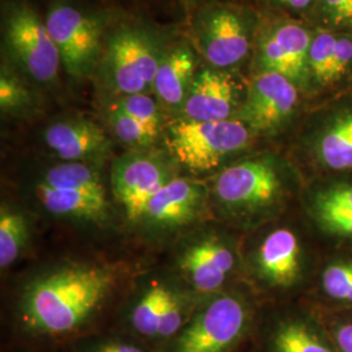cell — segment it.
Instances as JSON below:
<instances>
[{"instance_id": "e0dca14e", "label": "cell", "mask_w": 352, "mask_h": 352, "mask_svg": "<svg viewBox=\"0 0 352 352\" xmlns=\"http://www.w3.org/2000/svg\"><path fill=\"white\" fill-rule=\"evenodd\" d=\"M204 205V188L186 179L173 177L151 199L144 218L162 227L187 225L200 213Z\"/></svg>"}, {"instance_id": "30bf717a", "label": "cell", "mask_w": 352, "mask_h": 352, "mask_svg": "<svg viewBox=\"0 0 352 352\" xmlns=\"http://www.w3.org/2000/svg\"><path fill=\"white\" fill-rule=\"evenodd\" d=\"M312 37L304 26L286 23L272 29L261 41L258 60L263 71L287 77L298 88L311 81L309 49Z\"/></svg>"}, {"instance_id": "8fae6325", "label": "cell", "mask_w": 352, "mask_h": 352, "mask_svg": "<svg viewBox=\"0 0 352 352\" xmlns=\"http://www.w3.org/2000/svg\"><path fill=\"white\" fill-rule=\"evenodd\" d=\"M305 267L302 240L289 227L270 231L254 254L258 278L273 289H289L302 280Z\"/></svg>"}, {"instance_id": "4316f807", "label": "cell", "mask_w": 352, "mask_h": 352, "mask_svg": "<svg viewBox=\"0 0 352 352\" xmlns=\"http://www.w3.org/2000/svg\"><path fill=\"white\" fill-rule=\"evenodd\" d=\"M315 10L320 25L351 36L352 0H316Z\"/></svg>"}, {"instance_id": "d6986e66", "label": "cell", "mask_w": 352, "mask_h": 352, "mask_svg": "<svg viewBox=\"0 0 352 352\" xmlns=\"http://www.w3.org/2000/svg\"><path fill=\"white\" fill-rule=\"evenodd\" d=\"M352 68V37L325 30L312 37L309 49L311 81L320 87H331Z\"/></svg>"}, {"instance_id": "7a4b0ae2", "label": "cell", "mask_w": 352, "mask_h": 352, "mask_svg": "<svg viewBox=\"0 0 352 352\" xmlns=\"http://www.w3.org/2000/svg\"><path fill=\"white\" fill-rule=\"evenodd\" d=\"M252 309L239 295H219L189 318L164 352H234L251 333Z\"/></svg>"}, {"instance_id": "d4e9b609", "label": "cell", "mask_w": 352, "mask_h": 352, "mask_svg": "<svg viewBox=\"0 0 352 352\" xmlns=\"http://www.w3.org/2000/svg\"><path fill=\"white\" fill-rule=\"evenodd\" d=\"M318 283L321 295L336 308L352 307V254L327 261Z\"/></svg>"}, {"instance_id": "8992f818", "label": "cell", "mask_w": 352, "mask_h": 352, "mask_svg": "<svg viewBox=\"0 0 352 352\" xmlns=\"http://www.w3.org/2000/svg\"><path fill=\"white\" fill-rule=\"evenodd\" d=\"M6 39L16 62L36 81L49 84L59 74L62 58L46 23L28 4L13 7L7 16Z\"/></svg>"}, {"instance_id": "ac0fdd59", "label": "cell", "mask_w": 352, "mask_h": 352, "mask_svg": "<svg viewBox=\"0 0 352 352\" xmlns=\"http://www.w3.org/2000/svg\"><path fill=\"white\" fill-rule=\"evenodd\" d=\"M43 139L50 151L68 162L98 157L109 148L101 126L87 119L58 122L46 129Z\"/></svg>"}, {"instance_id": "7402d4cb", "label": "cell", "mask_w": 352, "mask_h": 352, "mask_svg": "<svg viewBox=\"0 0 352 352\" xmlns=\"http://www.w3.org/2000/svg\"><path fill=\"white\" fill-rule=\"evenodd\" d=\"M38 199L47 212L85 219H103L107 213L106 196L69 189H52L39 184Z\"/></svg>"}, {"instance_id": "2e32d148", "label": "cell", "mask_w": 352, "mask_h": 352, "mask_svg": "<svg viewBox=\"0 0 352 352\" xmlns=\"http://www.w3.org/2000/svg\"><path fill=\"white\" fill-rule=\"evenodd\" d=\"M308 213L329 236L352 240L351 180L327 182L312 189Z\"/></svg>"}, {"instance_id": "7c38bea8", "label": "cell", "mask_w": 352, "mask_h": 352, "mask_svg": "<svg viewBox=\"0 0 352 352\" xmlns=\"http://www.w3.org/2000/svg\"><path fill=\"white\" fill-rule=\"evenodd\" d=\"M236 106V85L218 69H202L195 76L183 104L186 120L221 122L231 119Z\"/></svg>"}, {"instance_id": "9c48e42d", "label": "cell", "mask_w": 352, "mask_h": 352, "mask_svg": "<svg viewBox=\"0 0 352 352\" xmlns=\"http://www.w3.org/2000/svg\"><path fill=\"white\" fill-rule=\"evenodd\" d=\"M166 164L146 154H128L113 167V187L132 222L144 218L153 196L171 180Z\"/></svg>"}, {"instance_id": "ffe728a7", "label": "cell", "mask_w": 352, "mask_h": 352, "mask_svg": "<svg viewBox=\"0 0 352 352\" xmlns=\"http://www.w3.org/2000/svg\"><path fill=\"white\" fill-rule=\"evenodd\" d=\"M317 162L329 171H352V107L333 115L316 136Z\"/></svg>"}, {"instance_id": "f1b7e54d", "label": "cell", "mask_w": 352, "mask_h": 352, "mask_svg": "<svg viewBox=\"0 0 352 352\" xmlns=\"http://www.w3.org/2000/svg\"><path fill=\"white\" fill-rule=\"evenodd\" d=\"M110 124L116 138L131 146H148L155 138L136 119L113 106L109 113Z\"/></svg>"}, {"instance_id": "6da1fadb", "label": "cell", "mask_w": 352, "mask_h": 352, "mask_svg": "<svg viewBox=\"0 0 352 352\" xmlns=\"http://www.w3.org/2000/svg\"><path fill=\"white\" fill-rule=\"evenodd\" d=\"M110 266L82 265L39 278L23 296L17 327L32 340H69L88 329L118 282Z\"/></svg>"}, {"instance_id": "d6a6232c", "label": "cell", "mask_w": 352, "mask_h": 352, "mask_svg": "<svg viewBox=\"0 0 352 352\" xmlns=\"http://www.w3.org/2000/svg\"><path fill=\"white\" fill-rule=\"evenodd\" d=\"M278 1L292 10H304L309 7L312 3H316V0H278Z\"/></svg>"}, {"instance_id": "83f0119b", "label": "cell", "mask_w": 352, "mask_h": 352, "mask_svg": "<svg viewBox=\"0 0 352 352\" xmlns=\"http://www.w3.org/2000/svg\"><path fill=\"white\" fill-rule=\"evenodd\" d=\"M113 106L136 119L157 139L160 131V115L157 103L151 96L146 93L124 96Z\"/></svg>"}, {"instance_id": "277c9868", "label": "cell", "mask_w": 352, "mask_h": 352, "mask_svg": "<svg viewBox=\"0 0 352 352\" xmlns=\"http://www.w3.org/2000/svg\"><path fill=\"white\" fill-rule=\"evenodd\" d=\"M214 190L228 209L254 214L277 205L285 193V184L276 162L264 157L227 167L217 177Z\"/></svg>"}, {"instance_id": "3957f363", "label": "cell", "mask_w": 352, "mask_h": 352, "mask_svg": "<svg viewBox=\"0 0 352 352\" xmlns=\"http://www.w3.org/2000/svg\"><path fill=\"white\" fill-rule=\"evenodd\" d=\"M252 131L238 119L221 122L180 120L170 128L168 148L190 171L212 170L228 155L243 151Z\"/></svg>"}, {"instance_id": "4fadbf2b", "label": "cell", "mask_w": 352, "mask_h": 352, "mask_svg": "<svg viewBox=\"0 0 352 352\" xmlns=\"http://www.w3.org/2000/svg\"><path fill=\"white\" fill-rule=\"evenodd\" d=\"M263 352H338L320 316L291 314L265 331Z\"/></svg>"}, {"instance_id": "f546056e", "label": "cell", "mask_w": 352, "mask_h": 352, "mask_svg": "<svg viewBox=\"0 0 352 352\" xmlns=\"http://www.w3.org/2000/svg\"><path fill=\"white\" fill-rule=\"evenodd\" d=\"M337 351L352 352V307L334 308L320 316Z\"/></svg>"}, {"instance_id": "603a6c76", "label": "cell", "mask_w": 352, "mask_h": 352, "mask_svg": "<svg viewBox=\"0 0 352 352\" xmlns=\"http://www.w3.org/2000/svg\"><path fill=\"white\" fill-rule=\"evenodd\" d=\"M171 295V289L162 285H154L132 308L128 322L140 340L160 343V331Z\"/></svg>"}, {"instance_id": "44dd1931", "label": "cell", "mask_w": 352, "mask_h": 352, "mask_svg": "<svg viewBox=\"0 0 352 352\" xmlns=\"http://www.w3.org/2000/svg\"><path fill=\"white\" fill-rule=\"evenodd\" d=\"M196 60L188 47L180 46L161 59L153 90L170 107L184 104L196 76Z\"/></svg>"}, {"instance_id": "9a60e30c", "label": "cell", "mask_w": 352, "mask_h": 352, "mask_svg": "<svg viewBox=\"0 0 352 352\" xmlns=\"http://www.w3.org/2000/svg\"><path fill=\"white\" fill-rule=\"evenodd\" d=\"M179 263L196 289L214 292L223 286L232 273L236 256L223 241L210 238L190 245Z\"/></svg>"}, {"instance_id": "4dcf8cb0", "label": "cell", "mask_w": 352, "mask_h": 352, "mask_svg": "<svg viewBox=\"0 0 352 352\" xmlns=\"http://www.w3.org/2000/svg\"><path fill=\"white\" fill-rule=\"evenodd\" d=\"M29 98L25 87L8 71H1L0 77V106L3 111L16 110L25 104Z\"/></svg>"}, {"instance_id": "1f68e13d", "label": "cell", "mask_w": 352, "mask_h": 352, "mask_svg": "<svg viewBox=\"0 0 352 352\" xmlns=\"http://www.w3.org/2000/svg\"><path fill=\"white\" fill-rule=\"evenodd\" d=\"M80 352H153L142 343L123 338H103L82 346Z\"/></svg>"}, {"instance_id": "5bb4252c", "label": "cell", "mask_w": 352, "mask_h": 352, "mask_svg": "<svg viewBox=\"0 0 352 352\" xmlns=\"http://www.w3.org/2000/svg\"><path fill=\"white\" fill-rule=\"evenodd\" d=\"M202 47L214 68L240 63L251 49L250 33L243 19L230 10L215 11L205 26Z\"/></svg>"}, {"instance_id": "484cf974", "label": "cell", "mask_w": 352, "mask_h": 352, "mask_svg": "<svg viewBox=\"0 0 352 352\" xmlns=\"http://www.w3.org/2000/svg\"><path fill=\"white\" fill-rule=\"evenodd\" d=\"M28 223L23 214L1 208L0 212V266L12 265L28 240Z\"/></svg>"}, {"instance_id": "5b68a950", "label": "cell", "mask_w": 352, "mask_h": 352, "mask_svg": "<svg viewBox=\"0 0 352 352\" xmlns=\"http://www.w3.org/2000/svg\"><path fill=\"white\" fill-rule=\"evenodd\" d=\"M161 59L151 36L138 29H122L109 39L106 74L113 88L124 96L145 93L153 89Z\"/></svg>"}, {"instance_id": "cb8c5ba5", "label": "cell", "mask_w": 352, "mask_h": 352, "mask_svg": "<svg viewBox=\"0 0 352 352\" xmlns=\"http://www.w3.org/2000/svg\"><path fill=\"white\" fill-rule=\"evenodd\" d=\"M39 184L52 189H69L96 196H106L101 176L94 168L81 162H67L52 167Z\"/></svg>"}, {"instance_id": "ba28073f", "label": "cell", "mask_w": 352, "mask_h": 352, "mask_svg": "<svg viewBox=\"0 0 352 352\" xmlns=\"http://www.w3.org/2000/svg\"><path fill=\"white\" fill-rule=\"evenodd\" d=\"M299 103L298 87L287 77L261 71L254 76L236 118L252 132H276L294 115Z\"/></svg>"}, {"instance_id": "52a82bcc", "label": "cell", "mask_w": 352, "mask_h": 352, "mask_svg": "<svg viewBox=\"0 0 352 352\" xmlns=\"http://www.w3.org/2000/svg\"><path fill=\"white\" fill-rule=\"evenodd\" d=\"M45 23L65 71L76 78L90 75L101 51L98 23L69 4L54 6Z\"/></svg>"}]
</instances>
